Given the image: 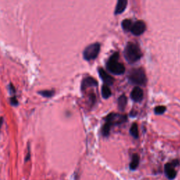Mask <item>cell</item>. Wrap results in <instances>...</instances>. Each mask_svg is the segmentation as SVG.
<instances>
[{"mask_svg":"<svg viewBox=\"0 0 180 180\" xmlns=\"http://www.w3.org/2000/svg\"><path fill=\"white\" fill-rule=\"evenodd\" d=\"M124 56L129 63H133L141 58L142 53L137 44L133 42H128L124 48Z\"/></svg>","mask_w":180,"mask_h":180,"instance_id":"6da1fadb","label":"cell"},{"mask_svg":"<svg viewBox=\"0 0 180 180\" xmlns=\"http://www.w3.org/2000/svg\"><path fill=\"white\" fill-rule=\"evenodd\" d=\"M119 53L115 52L109 58L106 63L107 69L115 75H121L125 71V68L122 63L118 62Z\"/></svg>","mask_w":180,"mask_h":180,"instance_id":"7a4b0ae2","label":"cell"},{"mask_svg":"<svg viewBox=\"0 0 180 180\" xmlns=\"http://www.w3.org/2000/svg\"><path fill=\"white\" fill-rule=\"evenodd\" d=\"M146 24L143 20H137L132 24L131 27V32L136 36L141 35L146 30Z\"/></svg>","mask_w":180,"mask_h":180,"instance_id":"52a82bcc","label":"cell"},{"mask_svg":"<svg viewBox=\"0 0 180 180\" xmlns=\"http://www.w3.org/2000/svg\"><path fill=\"white\" fill-rule=\"evenodd\" d=\"M127 78L131 83L138 85H144L146 83V76L141 68L131 69L128 74Z\"/></svg>","mask_w":180,"mask_h":180,"instance_id":"3957f363","label":"cell"},{"mask_svg":"<svg viewBox=\"0 0 180 180\" xmlns=\"http://www.w3.org/2000/svg\"><path fill=\"white\" fill-rule=\"evenodd\" d=\"M127 105V97L124 95H122L118 98V107L120 110H124Z\"/></svg>","mask_w":180,"mask_h":180,"instance_id":"5bb4252c","label":"cell"},{"mask_svg":"<svg viewBox=\"0 0 180 180\" xmlns=\"http://www.w3.org/2000/svg\"><path fill=\"white\" fill-rule=\"evenodd\" d=\"M105 122L112 126L115 124H121L127 120V116L124 115H120V114L110 113L105 117Z\"/></svg>","mask_w":180,"mask_h":180,"instance_id":"5b68a950","label":"cell"},{"mask_svg":"<svg viewBox=\"0 0 180 180\" xmlns=\"http://www.w3.org/2000/svg\"><path fill=\"white\" fill-rule=\"evenodd\" d=\"M165 110L166 108L165 106H163V105H158V106H157L156 108H155L154 112H155V113L157 114V115H160V114L163 113Z\"/></svg>","mask_w":180,"mask_h":180,"instance_id":"d6986e66","label":"cell"},{"mask_svg":"<svg viewBox=\"0 0 180 180\" xmlns=\"http://www.w3.org/2000/svg\"><path fill=\"white\" fill-rule=\"evenodd\" d=\"M28 150H27V155L25 156V162H27L30 160V143L28 144Z\"/></svg>","mask_w":180,"mask_h":180,"instance_id":"7402d4cb","label":"cell"},{"mask_svg":"<svg viewBox=\"0 0 180 180\" xmlns=\"http://www.w3.org/2000/svg\"><path fill=\"white\" fill-rule=\"evenodd\" d=\"M178 160H174L172 162H168L165 165V175L169 180L174 179L176 176V172L174 169V166L178 164Z\"/></svg>","mask_w":180,"mask_h":180,"instance_id":"8992f818","label":"cell"},{"mask_svg":"<svg viewBox=\"0 0 180 180\" xmlns=\"http://www.w3.org/2000/svg\"><path fill=\"white\" fill-rule=\"evenodd\" d=\"M139 164V156L138 154L134 153L131 158V161L129 164V168L131 170H135L138 167Z\"/></svg>","mask_w":180,"mask_h":180,"instance_id":"7c38bea8","label":"cell"},{"mask_svg":"<svg viewBox=\"0 0 180 180\" xmlns=\"http://www.w3.org/2000/svg\"><path fill=\"white\" fill-rule=\"evenodd\" d=\"M3 123H4V117H0V131H1V129L3 125Z\"/></svg>","mask_w":180,"mask_h":180,"instance_id":"603a6c76","label":"cell"},{"mask_svg":"<svg viewBox=\"0 0 180 180\" xmlns=\"http://www.w3.org/2000/svg\"><path fill=\"white\" fill-rule=\"evenodd\" d=\"M38 94H40L41 96L45 98H51L55 94L54 90H42L38 92Z\"/></svg>","mask_w":180,"mask_h":180,"instance_id":"9a60e30c","label":"cell"},{"mask_svg":"<svg viewBox=\"0 0 180 180\" xmlns=\"http://www.w3.org/2000/svg\"><path fill=\"white\" fill-rule=\"evenodd\" d=\"M101 45L99 43H94L89 45L83 51V57L86 60H94L99 53Z\"/></svg>","mask_w":180,"mask_h":180,"instance_id":"277c9868","label":"cell"},{"mask_svg":"<svg viewBox=\"0 0 180 180\" xmlns=\"http://www.w3.org/2000/svg\"><path fill=\"white\" fill-rule=\"evenodd\" d=\"M8 90H9L11 94L13 95V96L15 94V89L12 83H10L9 85H8Z\"/></svg>","mask_w":180,"mask_h":180,"instance_id":"44dd1931","label":"cell"},{"mask_svg":"<svg viewBox=\"0 0 180 180\" xmlns=\"http://www.w3.org/2000/svg\"><path fill=\"white\" fill-rule=\"evenodd\" d=\"M129 132L130 134L135 139H137L139 137V131H138V127L137 124L136 123H134L131 126L130 129H129Z\"/></svg>","mask_w":180,"mask_h":180,"instance_id":"2e32d148","label":"cell"},{"mask_svg":"<svg viewBox=\"0 0 180 180\" xmlns=\"http://www.w3.org/2000/svg\"><path fill=\"white\" fill-rule=\"evenodd\" d=\"M98 82L94 78L91 77H88L84 78L82 82V85H81V89L82 91L85 90L86 88L90 87L93 86H97Z\"/></svg>","mask_w":180,"mask_h":180,"instance_id":"30bf717a","label":"cell"},{"mask_svg":"<svg viewBox=\"0 0 180 180\" xmlns=\"http://www.w3.org/2000/svg\"><path fill=\"white\" fill-rule=\"evenodd\" d=\"M101 94L103 97L104 98H108L111 95V91H110V88L108 87V85L106 84H103L101 88Z\"/></svg>","mask_w":180,"mask_h":180,"instance_id":"4fadbf2b","label":"cell"},{"mask_svg":"<svg viewBox=\"0 0 180 180\" xmlns=\"http://www.w3.org/2000/svg\"><path fill=\"white\" fill-rule=\"evenodd\" d=\"M98 74H99L100 77L102 79V80L105 83L106 85H112L114 82L113 77H112L110 75H108L106 72L103 70V68H100L98 69Z\"/></svg>","mask_w":180,"mask_h":180,"instance_id":"9c48e42d","label":"cell"},{"mask_svg":"<svg viewBox=\"0 0 180 180\" xmlns=\"http://www.w3.org/2000/svg\"><path fill=\"white\" fill-rule=\"evenodd\" d=\"M131 98L135 102H139L142 100L143 93L142 89L139 86H135L131 92Z\"/></svg>","mask_w":180,"mask_h":180,"instance_id":"ba28073f","label":"cell"},{"mask_svg":"<svg viewBox=\"0 0 180 180\" xmlns=\"http://www.w3.org/2000/svg\"><path fill=\"white\" fill-rule=\"evenodd\" d=\"M10 102H11V104L13 106H16L18 105V101L17 98L15 96H11V98H10Z\"/></svg>","mask_w":180,"mask_h":180,"instance_id":"ffe728a7","label":"cell"},{"mask_svg":"<svg viewBox=\"0 0 180 180\" xmlns=\"http://www.w3.org/2000/svg\"><path fill=\"white\" fill-rule=\"evenodd\" d=\"M112 126L110 124H109L107 122H105L103 127H102V134L104 136H108L109 135V133H110V128H111Z\"/></svg>","mask_w":180,"mask_h":180,"instance_id":"ac0fdd59","label":"cell"},{"mask_svg":"<svg viewBox=\"0 0 180 180\" xmlns=\"http://www.w3.org/2000/svg\"><path fill=\"white\" fill-rule=\"evenodd\" d=\"M127 5V0H118L117 1L116 8L115 9V14L118 15L122 13L124 10H125L126 7Z\"/></svg>","mask_w":180,"mask_h":180,"instance_id":"8fae6325","label":"cell"},{"mask_svg":"<svg viewBox=\"0 0 180 180\" xmlns=\"http://www.w3.org/2000/svg\"><path fill=\"white\" fill-rule=\"evenodd\" d=\"M131 25H132V22L131 20L129 19H125L122 22V27L124 30H131Z\"/></svg>","mask_w":180,"mask_h":180,"instance_id":"e0dca14e","label":"cell"}]
</instances>
